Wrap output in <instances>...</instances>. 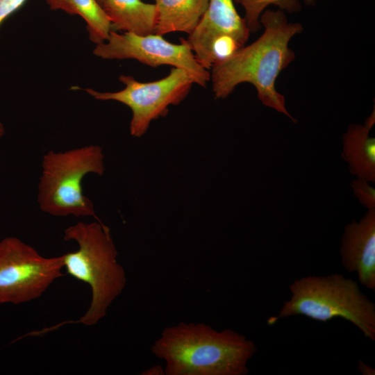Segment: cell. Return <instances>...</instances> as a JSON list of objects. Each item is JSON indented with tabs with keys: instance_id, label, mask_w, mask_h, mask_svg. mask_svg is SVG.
Masks as SVG:
<instances>
[{
	"instance_id": "52a82bcc",
	"label": "cell",
	"mask_w": 375,
	"mask_h": 375,
	"mask_svg": "<svg viewBox=\"0 0 375 375\" xmlns=\"http://www.w3.org/2000/svg\"><path fill=\"white\" fill-rule=\"evenodd\" d=\"M63 256L44 257L16 237L0 241V303L20 304L41 297L64 274Z\"/></svg>"
},
{
	"instance_id": "30bf717a",
	"label": "cell",
	"mask_w": 375,
	"mask_h": 375,
	"mask_svg": "<svg viewBox=\"0 0 375 375\" xmlns=\"http://www.w3.org/2000/svg\"><path fill=\"white\" fill-rule=\"evenodd\" d=\"M340 255L343 267L356 273L360 283L375 290V209L367 210L359 222L347 224Z\"/></svg>"
},
{
	"instance_id": "ba28073f",
	"label": "cell",
	"mask_w": 375,
	"mask_h": 375,
	"mask_svg": "<svg viewBox=\"0 0 375 375\" xmlns=\"http://www.w3.org/2000/svg\"><path fill=\"white\" fill-rule=\"evenodd\" d=\"M178 44L153 33L139 35L131 33L110 31L108 39L95 45L92 53L105 60L134 59L151 67L171 65L187 71L195 84L206 87L210 78L209 72L196 60L187 40Z\"/></svg>"
},
{
	"instance_id": "ffe728a7",
	"label": "cell",
	"mask_w": 375,
	"mask_h": 375,
	"mask_svg": "<svg viewBox=\"0 0 375 375\" xmlns=\"http://www.w3.org/2000/svg\"><path fill=\"white\" fill-rule=\"evenodd\" d=\"M374 108L373 110V112L367 117L365 126L371 130V128L373 127L374 123H375V112Z\"/></svg>"
},
{
	"instance_id": "4fadbf2b",
	"label": "cell",
	"mask_w": 375,
	"mask_h": 375,
	"mask_svg": "<svg viewBox=\"0 0 375 375\" xmlns=\"http://www.w3.org/2000/svg\"><path fill=\"white\" fill-rule=\"evenodd\" d=\"M365 125L351 124L343 135L342 156L357 178L375 182V138Z\"/></svg>"
},
{
	"instance_id": "6da1fadb",
	"label": "cell",
	"mask_w": 375,
	"mask_h": 375,
	"mask_svg": "<svg viewBox=\"0 0 375 375\" xmlns=\"http://www.w3.org/2000/svg\"><path fill=\"white\" fill-rule=\"evenodd\" d=\"M259 22L265 31L258 40L212 65V91L216 99H224L238 84L250 83L262 104L295 122L285 108L284 96L276 90L275 82L281 72L294 59L289 42L303 27L299 23L288 22L280 10L265 9Z\"/></svg>"
},
{
	"instance_id": "5bb4252c",
	"label": "cell",
	"mask_w": 375,
	"mask_h": 375,
	"mask_svg": "<svg viewBox=\"0 0 375 375\" xmlns=\"http://www.w3.org/2000/svg\"><path fill=\"white\" fill-rule=\"evenodd\" d=\"M52 10L78 15L86 24L88 37L95 44L105 42L111 31L110 22L97 0H44Z\"/></svg>"
},
{
	"instance_id": "d6986e66",
	"label": "cell",
	"mask_w": 375,
	"mask_h": 375,
	"mask_svg": "<svg viewBox=\"0 0 375 375\" xmlns=\"http://www.w3.org/2000/svg\"><path fill=\"white\" fill-rule=\"evenodd\" d=\"M358 372L362 375H374V369L363 362L362 360H359L358 365Z\"/></svg>"
},
{
	"instance_id": "ac0fdd59",
	"label": "cell",
	"mask_w": 375,
	"mask_h": 375,
	"mask_svg": "<svg viewBox=\"0 0 375 375\" xmlns=\"http://www.w3.org/2000/svg\"><path fill=\"white\" fill-rule=\"evenodd\" d=\"M142 375H166L165 368L160 365H153L141 373Z\"/></svg>"
},
{
	"instance_id": "277c9868",
	"label": "cell",
	"mask_w": 375,
	"mask_h": 375,
	"mask_svg": "<svg viewBox=\"0 0 375 375\" xmlns=\"http://www.w3.org/2000/svg\"><path fill=\"white\" fill-rule=\"evenodd\" d=\"M289 289L291 297L283 303L278 318L304 315L326 322L341 317L375 340V304L356 281L338 273L308 276L295 280Z\"/></svg>"
},
{
	"instance_id": "7c38bea8",
	"label": "cell",
	"mask_w": 375,
	"mask_h": 375,
	"mask_svg": "<svg viewBox=\"0 0 375 375\" xmlns=\"http://www.w3.org/2000/svg\"><path fill=\"white\" fill-rule=\"evenodd\" d=\"M156 8L155 33L172 32L190 34L197 26L208 5V0H154Z\"/></svg>"
},
{
	"instance_id": "7a4b0ae2",
	"label": "cell",
	"mask_w": 375,
	"mask_h": 375,
	"mask_svg": "<svg viewBox=\"0 0 375 375\" xmlns=\"http://www.w3.org/2000/svg\"><path fill=\"white\" fill-rule=\"evenodd\" d=\"M150 350L165 362L166 375H246L257 347L232 329L181 322L165 328Z\"/></svg>"
},
{
	"instance_id": "2e32d148",
	"label": "cell",
	"mask_w": 375,
	"mask_h": 375,
	"mask_svg": "<svg viewBox=\"0 0 375 375\" xmlns=\"http://www.w3.org/2000/svg\"><path fill=\"white\" fill-rule=\"evenodd\" d=\"M353 193L359 202L367 210L375 209V189L366 181L357 178L351 183Z\"/></svg>"
},
{
	"instance_id": "3957f363",
	"label": "cell",
	"mask_w": 375,
	"mask_h": 375,
	"mask_svg": "<svg viewBox=\"0 0 375 375\" xmlns=\"http://www.w3.org/2000/svg\"><path fill=\"white\" fill-rule=\"evenodd\" d=\"M65 241H75L78 246L74 252L63 254V265L67 274L90 285L92 299L86 312L78 320L62 322L44 333L66 324L92 326L107 314L112 303L122 293L127 278L117 262V250L110 228L101 220L91 223L79 222L64 230Z\"/></svg>"
},
{
	"instance_id": "9c48e42d",
	"label": "cell",
	"mask_w": 375,
	"mask_h": 375,
	"mask_svg": "<svg viewBox=\"0 0 375 375\" xmlns=\"http://www.w3.org/2000/svg\"><path fill=\"white\" fill-rule=\"evenodd\" d=\"M250 30L234 0H208V5L187 39L197 62L206 69L244 47Z\"/></svg>"
},
{
	"instance_id": "8fae6325",
	"label": "cell",
	"mask_w": 375,
	"mask_h": 375,
	"mask_svg": "<svg viewBox=\"0 0 375 375\" xmlns=\"http://www.w3.org/2000/svg\"><path fill=\"white\" fill-rule=\"evenodd\" d=\"M101 5L110 22L111 31L139 35L155 33V3L142 0H102Z\"/></svg>"
},
{
	"instance_id": "8992f818",
	"label": "cell",
	"mask_w": 375,
	"mask_h": 375,
	"mask_svg": "<svg viewBox=\"0 0 375 375\" xmlns=\"http://www.w3.org/2000/svg\"><path fill=\"white\" fill-rule=\"evenodd\" d=\"M119 80L125 86L119 91L83 90L97 100L115 101L127 106L132 112L130 133L135 138L144 135L153 120L166 116L169 106L179 104L194 83L187 71L177 67H172L163 78L152 82H140L124 74Z\"/></svg>"
},
{
	"instance_id": "7402d4cb",
	"label": "cell",
	"mask_w": 375,
	"mask_h": 375,
	"mask_svg": "<svg viewBox=\"0 0 375 375\" xmlns=\"http://www.w3.org/2000/svg\"><path fill=\"white\" fill-rule=\"evenodd\" d=\"M97 1L100 4L101 3L102 0H97Z\"/></svg>"
},
{
	"instance_id": "e0dca14e",
	"label": "cell",
	"mask_w": 375,
	"mask_h": 375,
	"mask_svg": "<svg viewBox=\"0 0 375 375\" xmlns=\"http://www.w3.org/2000/svg\"><path fill=\"white\" fill-rule=\"evenodd\" d=\"M26 0H0V26L12 14L19 10Z\"/></svg>"
},
{
	"instance_id": "9a60e30c",
	"label": "cell",
	"mask_w": 375,
	"mask_h": 375,
	"mask_svg": "<svg viewBox=\"0 0 375 375\" xmlns=\"http://www.w3.org/2000/svg\"><path fill=\"white\" fill-rule=\"evenodd\" d=\"M244 9V19L250 31H256L260 27V16L267 7L274 5L282 9L295 10L297 8V0H235ZM308 5L312 6L316 0H304Z\"/></svg>"
},
{
	"instance_id": "44dd1931",
	"label": "cell",
	"mask_w": 375,
	"mask_h": 375,
	"mask_svg": "<svg viewBox=\"0 0 375 375\" xmlns=\"http://www.w3.org/2000/svg\"><path fill=\"white\" fill-rule=\"evenodd\" d=\"M6 133L5 127L1 121L0 120V139H1Z\"/></svg>"
},
{
	"instance_id": "5b68a950",
	"label": "cell",
	"mask_w": 375,
	"mask_h": 375,
	"mask_svg": "<svg viewBox=\"0 0 375 375\" xmlns=\"http://www.w3.org/2000/svg\"><path fill=\"white\" fill-rule=\"evenodd\" d=\"M41 167L38 203L42 212L56 217H93L100 220L92 201L83 194L82 186L88 174L102 176L105 172L100 146L51 150L42 156Z\"/></svg>"
}]
</instances>
